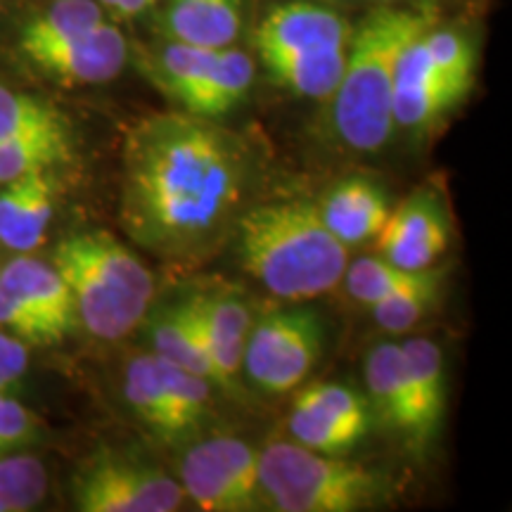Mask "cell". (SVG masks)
Wrapping results in <instances>:
<instances>
[{
  "label": "cell",
  "instance_id": "24",
  "mask_svg": "<svg viewBox=\"0 0 512 512\" xmlns=\"http://www.w3.org/2000/svg\"><path fill=\"white\" fill-rule=\"evenodd\" d=\"M124 394L131 411L136 413V418L145 422L157 437L166 441H178L174 415H171L169 399H166L155 354L138 356L128 363Z\"/></svg>",
  "mask_w": 512,
  "mask_h": 512
},
{
  "label": "cell",
  "instance_id": "38",
  "mask_svg": "<svg viewBox=\"0 0 512 512\" xmlns=\"http://www.w3.org/2000/svg\"><path fill=\"white\" fill-rule=\"evenodd\" d=\"M29 368V347L0 330V394L15 389Z\"/></svg>",
  "mask_w": 512,
  "mask_h": 512
},
{
  "label": "cell",
  "instance_id": "39",
  "mask_svg": "<svg viewBox=\"0 0 512 512\" xmlns=\"http://www.w3.org/2000/svg\"><path fill=\"white\" fill-rule=\"evenodd\" d=\"M100 8L117 19H136L152 10V0H98Z\"/></svg>",
  "mask_w": 512,
  "mask_h": 512
},
{
  "label": "cell",
  "instance_id": "19",
  "mask_svg": "<svg viewBox=\"0 0 512 512\" xmlns=\"http://www.w3.org/2000/svg\"><path fill=\"white\" fill-rule=\"evenodd\" d=\"M216 55L219 50L164 41L147 57V72L171 100L190 112L214 69Z\"/></svg>",
  "mask_w": 512,
  "mask_h": 512
},
{
  "label": "cell",
  "instance_id": "3",
  "mask_svg": "<svg viewBox=\"0 0 512 512\" xmlns=\"http://www.w3.org/2000/svg\"><path fill=\"white\" fill-rule=\"evenodd\" d=\"M432 24L427 10L384 5L351 31L342 81L330 98L339 138L351 150L375 152L392 138L396 64L403 48Z\"/></svg>",
  "mask_w": 512,
  "mask_h": 512
},
{
  "label": "cell",
  "instance_id": "4",
  "mask_svg": "<svg viewBox=\"0 0 512 512\" xmlns=\"http://www.w3.org/2000/svg\"><path fill=\"white\" fill-rule=\"evenodd\" d=\"M53 266L72 292L76 320L93 337H126L150 309L152 275L131 249L105 230H83L64 238Z\"/></svg>",
  "mask_w": 512,
  "mask_h": 512
},
{
  "label": "cell",
  "instance_id": "10",
  "mask_svg": "<svg viewBox=\"0 0 512 512\" xmlns=\"http://www.w3.org/2000/svg\"><path fill=\"white\" fill-rule=\"evenodd\" d=\"M354 24L342 12L318 0H285L273 5L256 27L261 57L347 48Z\"/></svg>",
  "mask_w": 512,
  "mask_h": 512
},
{
  "label": "cell",
  "instance_id": "28",
  "mask_svg": "<svg viewBox=\"0 0 512 512\" xmlns=\"http://www.w3.org/2000/svg\"><path fill=\"white\" fill-rule=\"evenodd\" d=\"M150 339H152V347H155V356L174 363V366L190 370V373L200 375L204 380L214 384L207 361H204L200 349H197L195 337H192L183 302L159 311L157 316L152 318Z\"/></svg>",
  "mask_w": 512,
  "mask_h": 512
},
{
  "label": "cell",
  "instance_id": "23",
  "mask_svg": "<svg viewBox=\"0 0 512 512\" xmlns=\"http://www.w3.org/2000/svg\"><path fill=\"white\" fill-rule=\"evenodd\" d=\"M254 81V60L235 46L223 48L216 55L214 69H211L202 93L197 95L195 105L188 114L204 119H219L223 114L233 112L242 100L247 98Z\"/></svg>",
  "mask_w": 512,
  "mask_h": 512
},
{
  "label": "cell",
  "instance_id": "33",
  "mask_svg": "<svg viewBox=\"0 0 512 512\" xmlns=\"http://www.w3.org/2000/svg\"><path fill=\"white\" fill-rule=\"evenodd\" d=\"M420 41L430 62L441 74L472 88L477 72V48L470 36L458 29H437L432 24L422 31Z\"/></svg>",
  "mask_w": 512,
  "mask_h": 512
},
{
  "label": "cell",
  "instance_id": "36",
  "mask_svg": "<svg viewBox=\"0 0 512 512\" xmlns=\"http://www.w3.org/2000/svg\"><path fill=\"white\" fill-rule=\"evenodd\" d=\"M0 330L8 335L17 337L27 347H48V344H57V337L53 330L43 323L41 318L34 316L27 306L19 304L10 294L0 290Z\"/></svg>",
  "mask_w": 512,
  "mask_h": 512
},
{
  "label": "cell",
  "instance_id": "18",
  "mask_svg": "<svg viewBox=\"0 0 512 512\" xmlns=\"http://www.w3.org/2000/svg\"><path fill=\"white\" fill-rule=\"evenodd\" d=\"M366 387L380 418L413 444L415 411L401 344L380 342L366 356Z\"/></svg>",
  "mask_w": 512,
  "mask_h": 512
},
{
  "label": "cell",
  "instance_id": "11",
  "mask_svg": "<svg viewBox=\"0 0 512 512\" xmlns=\"http://www.w3.org/2000/svg\"><path fill=\"white\" fill-rule=\"evenodd\" d=\"M377 252L406 271H425L448 247V221L439 197L420 190L392 209L377 233Z\"/></svg>",
  "mask_w": 512,
  "mask_h": 512
},
{
  "label": "cell",
  "instance_id": "32",
  "mask_svg": "<svg viewBox=\"0 0 512 512\" xmlns=\"http://www.w3.org/2000/svg\"><path fill=\"white\" fill-rule=\"evenodd\" d=\"M57 126H69V119L57 107L0 83V140Z\"/></svg>",
  "mask_w": 512,
  "mask_h": 512
},
{
  "label": "cell",
  "instance_id": "7",
  "mask_svg": "<svg viewBox=\"0 0 512 512\" xmlns=\"http://www.w3.org/2000/svg\"><path fill=\"white\" fill-rule=\"evenodd\" d=\"M72 496L81 512H174L185 501L174 477L107 451L81 465Z\"/></svg>",
  "mask_w": 512,
  "mask_h": 512
},
{
  "label": "cell",
  "instance_id": "15",
  "mask_svg": "<svg viewBox=\"0 0 512 512\" xmlns=\"http://www.w3.org/2000/svg\"><path fill=\"white\" fill-rule=\"evenodd\" d=\"M55 209V183L48 171L19 176L0 192V242L17 252L41 245Z\"/></svg>",
  "mask_w": 512,
  "mask_h": 512
},
{
  "label": "cell",
  "instance_id": "22",
  "mask_svg": "<svg viewBox=\"0 0 512 512\" xmlns=\"http://www.w3.org/2000/svg\"><path fill=\"white\" fill-rule=\"evenodd\" d=\"M72 152V126L43 128V131L0 140V183L67 164Z\"/></svg>",
  "mask_w": 512,
  "mask_h": 512
},
{
  "label": "cell",
  "instance_id": "21",
  "mask_svg": "<svg viewBox=\"0 0 512 512\" xmlns=\"http://www.w3.org/2000/svg\"><path fill=\"white\" fill-rule=\"evenodd\" d=\"M181 489L204 512H247L249 503L230 479L211 441L192 446L181 465Z\"/></svg>",
  "mask_w": 512,
  "mask_h": 512
},
{
  "label": "cell",
  "instance_id": "30",
  "mask_svg": "<svg viewBox=\"0 0 512 512\" xmlns=\"http://www.w3.org/2000/svg\"><path fill=\"white\" fill-rule=\"evenodd\" d=\"M48 491L46 465L34 456L0 458V512H27L43 501Z\"/></svg>",
  "mask_w": 512,
  "mask_h": 512
},
{
  "label": "cell",
  "instance_id": "8",
  "mask_svg": "<svg viewBox=\"0 0 512 512\" xmlns=\"http://www.w3.org/2000/svg\"><path fill=\"white\" fill-rule=\"evenodd\" d=\"M19 55L60 86H95L121 74L128 62V41L119 27L105 19L98 27L24 48Z\"/></svg>",
  "mask_w": 512,
  "mask_h": 512
},
{
  "label": "cell",
  "instance_id": "35",
  "mask_svg": "<svg viewBox=\"0 0 512 512\" xmlns=\"http://www.w3.org/2000/svg\"><path fill=\"white\" fill-rule=\"evenodd\" d=\"M214 446L216 456L221 458L223 467L228 470L242 498L249 503V508H264L266 498L261 489V460L259 451H254L247 441L238 437H214L209 439Z\"/></svg>",
  "mask_w": 512,
  "mask_h": 512
},
{
  "label": "cell",
  "instance_id": "29",
  "mask_svg": "<svg viewBox=\"0 0 512 512\" xmlns=\"http://www.w3.org/2000/svg\"><path fill=\"white\" fill-rule=\"evenodd\" d=\"M427 271L430 268H425V271H406V268L392 264L384 256H361L351 266L347 264L342 280L347 285L349 297L370 309V306L389 297L392 292L420 280Z\"/></svg>",
  "mask_w": 512,
  "mask_h": 512
},
{
  "label": "cell",
  "instance_id": "17",
  "mask_svg": "<svg viewBox=\"0 0 512 512\" xmlns=\"http://www.w3.org/2000/svg\"><path fill=\"white\" fill-rule=\"evenodd\" d=\"M406 358L408 382H411L413 411H415V437L413 446L425 448L437 434L446 408V380L444 356L437 342L425 337L406 339L401 344Z\"/></svg>",
  "mask_w": 512,
  "mask_h": 512
},
{
  "label": "cell",
  "instance_id": "31",
  "mask_svg": "<svg viewBox=\"0 0 512 512\" xmlns=\"http://www.w3.org/2000/svg\"><path fill=\"white\" fill-rule=\"evenodd\" d=\"M287 430L297 444L311 448V451L328 453V456H344L361 441V434L351 427L316 411V408L304 406V403H294L290 418H287Z\"/></svg>",
  "mask_w": 512,
  "mask_h": 512
},
{
  "label": "cell",
  "instance_id": "37",
  "mask_svg": "<svg viewBox=\"0 0 512 512\" xmlns=\"http://www.w3.org/2000/svg\"><path fill=\"white\" fill-rule=\"evenodd\" d=\"M38 425L36 415L8 394H0V458L12 456L19 448L36 441Z\"/></svg>",
  "mask_w": 512,
  "mask_h": 512
},
{
  "label": "cell",
  "instance_id": "13",
  "mask_svg": "<svg viewBox=\"0 0 512 512\" xmlns=\"http://www.w3.org/2000/svg\"><path fill=\"white\" fill-rule=\"evenodd\" d=\"M159 31L164 41L223 50L245 29L247 0H162Z\"/></svg>",
  "mask_w": 512,
  "mask_h": 512
},
{
  "label": "cell",
  "instance_id": "20",
  "mask_svg": "<svg viewBox=\"0 0 512 512\" xmlns=\"http://www.w3.org/2000/svg\"><path fill=\"white\" fill-rule=\"evenodd\" d=\"M266 72L278 86L311 100H330L335 95L347 62V48L309 50L261 57Z\"/></svg>",
  "mask_w": 512,
  "mask_h": 512
},
{
  "label": "cell",
  "instance_id": "5",
  "mask_svg": "<svg viewBox=\"0 0 512 512\" xmlns=\"http://www.w3.org/2000/svg\"><path fill=\"white\" fill-rule=\"evenodd\" d=\"M259 460L266 503L280 512H356L382 489L375 472L297 441L268 444Z\"/></svg>",
  "mask_w": 512,
  "mask_h": 512
},
{
  "label": "cell",
  "instance_id": "40",
  "mask_svg": "<svg viewBox=\"0 0 512 512\" xmlns=\"http://www.w3.org/2000/svg\"><path fill=\"white\" fill-rule=\"evenodd\" d=\"M159 3H162V0H152V8H155V5H159Z\"/></svg>",
  "mask_w": 512,
  "mask_h": 512
},
{
  "label": "cell",
  "instance_id": "25",
  "mask_svg": "<svg viewBox=\"0 0 512 512\" xmlns=\"http://www.w3.org/2000/svg\"><path fill=\"white\" fill-rule=\"evenodd\" d=\"M107 19V12L98 0H55L22 24L17 38V50L43 46L57 38L79 34V31L98 27Z\"/></svg>",
  "mask_w": 512,
  "mask_h": 512
},
{
  "label": "cell",
  "instance_id": "6",
  "mask_svg": "<svg viewBox=\"0 0 512 512\" xmlns=\"http://www.w3.org/2000/svg\"><path fill=\"white\" fill-rule=\"evenodd\" d=\"M325 328L313 309L266 313L249 328L242 370L266 394H287L306 380L323 354Z\"/></svg>",
  "mask_w": 512,
  "mask_h": 512
},
{
  "label": "cell",
  "instance_id": "34",
  "mask_svg": "<svg viewBox=\"0 0 512 512\" xmlns=\"http://www.w3.org/2000/svg\"><path fill=\"white\" fill-rule=\"evenodd\" d=\"M294 403H304V406L316 408V411L330 415L342 425L351 427V430L363 434L370 427V413H368V401L366 396L358 394L356 389L347 387V384L339 382H316L304 387L297 394Z\"/></svg>",
  "mask_w": 512,
  "mask_h": 512
},
{
  "label": "cell",
  "instance_id": "9",
  "mask_svg": "<svg viewBox=\"0 0 512 512\" xmlns=\"http://www.w3.org/2000/svg\"><path fill=\"white\" fill-rule=\"evenodd\" d=\"M183 309L197 349L211 370V380L221 387H233L242 373V354L252 328L247 304L223 292H200L185 299Z\"/></svg>",
  "mask_w": 512,
  "mask_h": 512
},
{
  "label": "cell",
  "instance_id": "14",
  "mask_svg": "<svg viewBox=\"0 0 512 512\" xmlns=\"http://www.w3.org/2000/svg\"><path fill=\"white\" fill-rule=\"evenodd\" d=\"M0 290L41 318L53 330L57 342L74 330L76 309L72 292L53 264L19 256L0 268Z\"/></svg>",
  "mask_w": 512,
  "mask_h": 512
},
{
  "label": "cell",
  "instance_id": "27",
  "mask_svg": "<svg viewBox=\"0 0 512 512\" xmlns=\"http://www.w3.org/2000/svg\"><path fill=\"white\" fill-rule=\"evenodd\" d=\"M157 358L159 375H162L166 399H169L171 415H174V425L178 432V439L188 437L202 425L209 413V380L190 373L181 366Z\"/></svg>",
  "mask_w": 512,
  "mask_h": 512
},
{
  "label": "cell",
  "instance_id": "16",
  "mask_svg": "<svg viewBox=\"0 0 512 512\" xmlns=\"http://www.w3.org/2000/svg\"><path fill=\"white\" fill-rule=\"evenodd\" d=\"M320 219L347 247L377 238L392 207L387 195L366 178H347L325 192L318 202Z\"/></svg>",
  "mask_w": 512,
  "mask_h": 512
},
{
  "label": "cell",
  "instance_id": "26",
  "mask_svg": "<svg viewBox=\"0 0 512 512\" xmlns=\"http://www.w3.org/2000/svg\"><path fill=\"white\" fill-rule=\"evenodd\" d=\"M441 275L444 273L432 266L420 280L401 287V290L370 306V313H373L377 325L387 332H406L415 328L439 302Z\"/></svg>",
  "mask_w": 512,
  "mask_h": 512
},
{
  "label": "cell",
  "instance_id": "2",
  "mask_svg": "<svg viewBox=\"0 0 512 512\" xmlns=\"http://www.w3.org/2000/svg\"><path fill=\"white\" fill-rule=\"evenodd\" d=\"M238 254L245 271L268 292L290 302L316 299L342 280L349 247L304 200L261 204L238 221Z\"/></svg>",
  "mask_w": 512,
  "mask_h": 512
},
{
  "label": "cell",
  "instance_id": "1",
  "mask_svg": "<svg viewBox=\"0 0 512 512\" xmlns=\"http://www.w3.org/2000/svg\"><path fill=\"white\" fill-rule=\"evenodd\" d=\"M209 121L188 112L155 114L128 133L121 223L147 249L195 252L238 207L245 155L235 136Z\"/></svg>",
  "mask_w": 512,
  "mask_h": 512
},
{
  "label": "cell",
  "instance_id": "12",
  "mask_svg": "<svg viewBox=\"0 0 512 512\" xmlns=\"http://www.w3.org/2000/svg\"><path fill=\"white\" fill-rule=\"evenodd\" d=\"M470 86L448 79L430 62L420 36L413 38L399 57L394 76V126L425 128L458 105Z\"/></svg>",
  "mask_w": 512,
  "mask_h": 512
}]
</instances>
